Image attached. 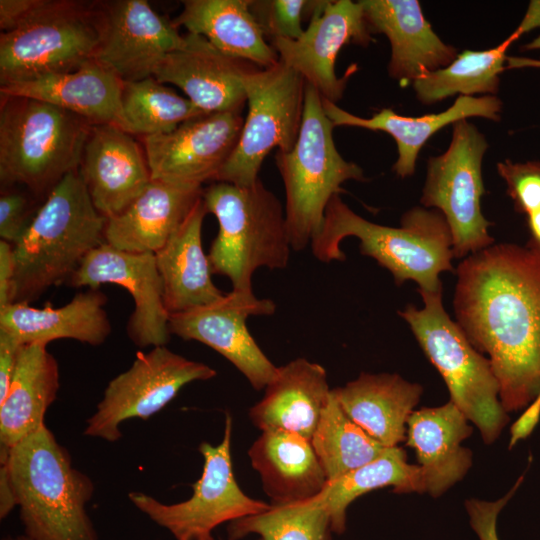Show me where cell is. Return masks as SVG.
Segmentation results:
<instances>
[{"label": "cell", "instance_id": "1", "mask_svg": "<svg viewBox=\"0 0 540 540\" xmlns=\"http://www.w3.org/2000/svg\"><path fill=\"white\" fill-rule=\"evenodd\" d=\"M456 322L487 353L506 412L540 395V253L528 246L491 245L457 267Z\"/></svg>", "mask_w": 540, "mask_h": 540}, {"label": "cell", "instance_id": "2", "mask_svg": "<svg viewBox=\"0 0 540 540\" xmlns=\"http://www.w3.org/2000/svg\"><path fill=\"white\" fill-rule=\"evenodd\" d=\"M350 236L360 240V252L387 269L397 285L412 280L421 291L439 292L440 274L453 270L452 235L437 210L414 207L404 213L400 227H388L364 219L334 195L310 244L313 255L321 262L343 261L340 244Z\"/></svg>", "mask_w": 540, "mask_h": 540}, {"label": "cell", "instance_id": "3", "mask_svg": "<svg viewBox=\"0 0 540 540\" xmlns=\"http://www.w3.org/2000/svg\"><path fill=\"white\" fill-rule=\"evenodd\" d=\"M7 466L24 532L32 540H98L86 505L92 480L74 468L68 451L45 426L7 453Z\"/></svg>", "mask_w": 540, "mask_h": 540}, {"label": "cell", "instance_id": "4", "mask_svg": "<svg viewBox=\"0 0 540 540\" xmlns=\"http://www.w3.org/2000/svg\"><path fill=\"white\" fill-rule=\"evenodd\" d=\"M107 218L92 203L78 171L66 175L44 199L13 246V300L29 303L67 283L84 258L105 242Z\"/></svg>", "mask_w": 540, "mask_h": 540}, {"label": "cell", "instance_id": "5", "mask_svg": "<svg viewBox=\"0 0 540 540\" xmlns=\"http://www.w3.org/2000/svg\"><path fill=\"white\" fill-rule=\"evenodd\" d=\"M93 126L53 104L1 95L2 187L21 185L46 198L66 175L79 170Z\"/></svg>", "mask_w": 540, "mask_h": 540}, {"label": "cell", "instance_id": "6", "mask_svg": "<svg viewBox=\"0 0 540 540\" xmlns=\"http://www.w3.org/2000/svg\"><path fill=\"white\" fill-rule=\"evenodd\" d=\"M202 199L219 225L208 253L211 271L227 277L232 290L253 291L252 276L260 267H287L292 248L285 210L260 178L246 186L214 182Z\"/></svg>", "mask_w": 540, "mask_h": 540}, {"label": "cell", "instance_id": "7", "mask_svg": "<svg viewBox=\"0 0 540 540\" xmlns=\"http://www.w3.org/2000/svg\"><path fill=\"white\" fill-rule=\"evenodd\" d=\"M334 125L326 115L319 92L306 83L302 125L294 147L277 151L276 166L282 177L284 207L291 248L299 251L318 234L326 207L348 180L364 181L356 163L338 152Z\"/></svg>", "mask_w": 540, "mask_h": 540}, {"label": "cell", "instance_id": "8", "mask_svg": "<svg viewBox=\"0 0 540 540\" xmlns=\"http://www.w3.org/2000/svg\"><path fill=\"white\" fill-rule=\"evenodd\" d=\"M419 293L423 307L409 304L398 314L408 323L423 352L442 376L450 401L479 429L484 442L490 444L508 422L491 362L446 313L442 291L419 290Z\"/></svg>", "mask_w": 540, "mask_h": 540}, {"label": "cell", "instance_id": "9", "mask_svg": "<svg viewBox=\"0 0 540 540\" xmlns=\"http://www.w3.org/2000/svg\"><path fill=\"white\" fill-rule=\"evenodd\" d=\"M93 3L46 0L22 25L0 35V86L67 73L95 59Z\"/></svg>", "mask_w": 540, "mask_h": 540}, {"label": "cell", "instance_id": "10", "mask_svg": "<svg viewBox=\"0 0 540 540\" xmlns=\"http://www.w3.org/2000/svg\"><path fill=\"white\" fill-rule=\"evenodd\" d=\"M243 86L248 104L237 145L215 182L239 186L254 183L268 153L290 151L302 125L304 78L280 60L268 68L245 74Z\"/></svg>", "mask_w": 540, "mask_h": 540}, {"label": "cell", "instance_id": "11", "mask_svg": "<svg viewBox=\"0 0 540 540\" xmlns=\"http://www.w3.org/2000/svg\"><path fill=\"white\" fill-rule=\"evenodd\" d=\"M488 148L484 135L467 119L453 124L448 149L430 157L421 203L435 207L444 216L456 258L474 254L492 245L491 223L481 210L485 193L482 159Z\"/></svg>", "mask_w": 540, "mask_h": 540}, {"label": "cell", "instance_id": "12", "mask_svg": "<svg viewBox=\"0 0 540 540\" xmlns=\"http://www.w3.org/2000/svg\"><path fill=\"white\" fill-rule=\"evenodd\" d=\"M231 434L232 417L227 413L222 441L216 446L207 442L199 446L203 470L188 500L165 504L151 495L130 492V501L175 540H214L217 526L267 511L271 504L249 497L235 480Z\"/></svg>", "mask_w": 540, "mask_h": 540}, {"label": "cell", "instance_id": "13", "mask_svg": "<svg viewBox=\"0 0 540 540\" xmlns=\"http://www.w3.org/2000/svg\"><path fill=\"white\" fill-rule=\"evenodd\" d=\"M216 376L210 366L187 359L166 346L138 352L132 365L107 385L84 435L115 442L120 424L131 418L148 419L163 409L185 385Z\"/></svg>", "mask_w": 540, "mask_h": 540}, {"label": "cell", "instance_id": "14", "mask_svg": "<svg viewBox=\"0 0 540 540\" xmlns=\"http://www.w3.org/2000/svg\"><path fill=\"white\" fill-rule=\"evenodd\" d=\"M93 7L99 31L95 60L122 82L153 76L160 62L184 45V35L146 0L97 2Z\"/></svg>", "mask_w": 540, "mask_h": 540}, {"label": "cell", "instance_id": "15", "mask_svg": "<svg viewBox=\"0 0 540 540\" xmlns=\"http://www.w3.org/2000/svg\"><path fill=\"white\" fill-rule=\"evenodd\" d=\"M276 305L259 299L253 291H235L219 300L185 312L171 314L170 334L201 342L230 361L256 390L265 389L276 374L275 366L250 334V316L271 315Z\"/></svg>", "mask_w": 540, "mask_h": 540}, {"label": "cell", "instance_id": "16", "mask_svg": "<svg viewBox=\"0 0 540 540\" xmlns=\"http://www.w3.org/2000/svg\"><path fill=\"white\" fill-rule=\"evenodd\" d=\"M243 123L239 112L211 113L169 133L143 137L151 179L199 186L215 182L237 145Z\"/></svg>", "mask_w": 540, "mask_h": 540}, {"label": "cell", "instance_id": "17", "mask_svg": "<svg viewBox=\"0 0 540 540\" xmlns=\"http://www.w3.org/2000/svg\"><path fill=\"white\" fill-rule=\"evenodd\" d=\"M67 284L88 288L115 284L127 289L135 304L127 323L131 341L142 348L169 341L170 314L154 253L127 252L104 242L84 258Z\"/></svg>", "mask_w": 540, "mask_h": 540}, {"label": "cell", "instance_id": "18", "mask_svg": "<svg viewBox=\"0 0 540 540\" xmlns=\"http://www.w3.org/2000/svg\"><path fill=\"white\" fill-rule=\"evenodd\" d=\"M371 35L360 1L333 0L326 1L299 38H276L270 44L282 63L301 75L323 99L336 103L352 73L337 76L339 52L347 44L367 46L373 41Z\"/></svg>", "mask_w": 540, "mask_h": 540}, {"label": "cell", "instance_id": "19", "mask_svg": "<svg viewBox=\"0 0 540 540\" xmlns=\"http://www.w3.org/2000/svg\"><path fill=\"white\" fill-rule=\"evenodd\" d=\"M256 68L223 53L206 38L187 33L184 45L160 62L153 77L179 87L206 114L240 113L246 103L243 78Z\"/></svg>", "mask_w": 540, "mask_h": 540}, {"label": "cell", "instance_id": "20", "mask_svg": "<svg viewBox=\"0 0 540 540\" xmlns=\"http://www.w3.org/2000/svg\"><path fill=\"white\" fill-rule=\"evenodd\" d=\"M78 172L93 205L107 219L124 211L151 181L139 145L114 124L92 127Z\"/></svg>", "mask_w": 540, "mask_h": 540}, {"label": "cell", "instance_id": "21", "mask_svg": "<svg viewBox=\"0 0 540 540\" xmlns=\"http://www.w3.org/2000/svg\"><path fill=\"white\" fill-rule=\"evenodd\" d=\"M367 26L384 34L391 46L390 77L414 82L448 66L457 50L433 31L417 0H360Z\"/></svg>", "mask_w": 540, "mask_h": 540}, {"label": "cell", "instance_id": "22", "mask_svg": "<svg viewBox=\"0 0 540 540\" xmlns=\"http://www.w3.org/2000/svg\"><path fill=\"white\" fill-rule=\"evenodd\" d=\"M471 434L468 418L452 401L412 412L405 441L416 454L425 492L439 497L464 478L472 452L462 443Z\"/></svg>", "mask_w": 540, "mask_h": 540}, {"label": "cell", "instance_id": "23", "mask_svg": "<svg viewBox=\"0 0 540 540\" xmlns=\"http://www.w3.org/2000/svg\"><path fill=\"white\" fill-rule=\"evenodd\" d=\"M203 187L152 180L120 214L108 218L105 242L132 253H156L179 229Z\"/></svg>", "mask_w": 540, "mask_h": 540}, {"label": "cell", "instance_id": "24", "mask_svg": "<svg viewBox=\"0 0 540 540\" xmlns=\"http://www.w3.org/2000/svg\"><path fill=\"white\" fill-rule=\"evenodd\" d=\"M322 103L326 115L334 126L359 127L391 135L398 151L393 169L402 178L414 173L419 151L440 129L469 117L498 121L502 110V102L494 95L481 97L460 95L447 110L420 117L403 116L390 108H384L370 118H362L329 100L322 98Z\"/></svg>", "mask_w": 540, "mask_h": 540}, {"label": "cell", "instance_id": "25", "mask_svg": "<svg viewBox=\"0 0 540 540\" xmlns=\"http://www.w3.org/2000/svg\"><path fill=\"white\" fill-rule=\"evenodd\" d=\"M106 302L107 297L100 288H88L58 308L11 303L0 308V330L21 345L48 344L66 338L97 346L111 333V323L104 308Z\"/></svg>", "mask_w": 540, "mask_h": 540}, {"label": "cell", "instance_id": "26", "mask_svg": "<svg viewBox=\"0 0 540 540\" xmlns=\"http://www.w3.org/2000/svg\"><path fill=\"white\" fill-rule=\"evenodd\" d=\"M331 390L320 364L296 358L277 367L249 416L261 431L285 430L311 440Z\"/></svg>", "mask_w": 540, "mask_h": 540}, {"label": "cell", "instance_id": "27", "mask_svg": "<svg viewBox=\"0 0 540 540\" xmlns=\"http://www.w3.org/2000/svg\"><path fill=\"white\" fill-rule=\"evenodd\" d=\"M122 85L113 71L93 59L71 72L2 85L0 93L53 104L93 125L118 126Z\"/></svg>", "mask_w": 540, "mask_h": 540}, {"label": "cell", "instance_id": "28", "mask_svg": "<svg viewBox=\"0 0 540 540\" xmlns=\"http://www.w3.org/2000/svg\"><path fill=\"white\" fill-rule=\"evenodd\" d=\"M272 505H288L320 494L328 478L311 440L285 430H266L248 451Z\"/></svg>", "mask_w": 540, "mask_h": 540}, {"label": "cell", "instance_id": "29", "mask_svg": "<svg viewBox=\"0 0 540 540\" xmlns=\"http://www.w3.org/2000/svg\"><path fill=\"white\" fill-rule=\"evenodd\" d=\"M207 209L201 198L168 242L155 253L168 313L177 314L215 302L223 293L212 281L202 248L201 232Z\"/></svg>", "mask_w": 540, "mask_h": 540}, {"label": "cell", "instance_id": "30", "mask_svg": "<svg viewBox=\"0 0 540 540\" xmlns=\"http://www.w3.org/2000/svg\"><path fill=\"white\" fill-rule=\"evenodd\" d=\"M344 412L385 447L405 440L407 421L423 388L398 374L361 373L343 387L332 389Z\"/></svg>", "mask_w": 540, "mask_h": 540}, {"label": "cell", "instance_id": "31", "mask_svg": "<svg viewBox=\"0 0 540 540\" xmlns=\"http://www.w3.org/2000/svg\"><path fill=\"white\" fill-rule=\"evenodd\" d=\"M59 387V366L47 344L23 345L8 393L0 403V452L45 426L46 411Z\"/></svg>", "mask_w": 540, "mask_h": 540}, {"label": "cell", "instance_id": "32", "mask_svg": "<svg viewBox=\"0 0 540 540\" xmlns=\"http://www.w3.org/2000/svg\"><path fill=\"white\" fill-rule=\"evenodd\" d=\"M252 0H185L176 28L206 38L223 53L268 68L279 61L251 11Z\"/></svg>", "mask_w": 540, "mask_h": 540}, {"label": "cell", "instance_id": "33", "mask_svg": "<svg viewBox=\"0 0 540 540\" xmlns=\"http://www.w3.org/2000/svg\"><path fill=\"white\" fill-rule=\"evenodd\" d=\"M540 27V0L530 2L527 12L516 30L498 46L484 50H465L448 66L415 80L413 88L423 104H433L460 93L495 94L499 89V75L506 68V51L522 34Z\"/></svg>", "mask_w": 540, "mask_h": 540}, {"label": "cell", "instance_id": "34", "mask_svg": "<svg viewBox=\"0 0 540 540\" xmlns=\"http://www.w3.org/2000/svg\"><path fill=\"white\" fill-rule=\"evenodd\" d=\"M384 487H393L398 494L425 492L420 467L410 464L399 446L388 447L371 462L328 481L312 499L327 510L333 533L340 535L346 529L348 506L363 494Z\"/></svg>", "mask_w": 540, "mask_h": 540}, {"label": "cell", "instance_id": "35", "mask_svg": "<svg viewBox=\"0 0 540 540\" xmlns=\"http://www.w3.org/2000/svg\"><path fill=\"white\" fill-rule=\"evenodd\" d=\"M120 113L118 127L130 135L143 137L169 133L180 124L206 114L153 76L123 82Z\"/></svg>", "mask_w": 540, "mask_h": 540}, {"label": "cell", "instance_id": "36", "mask_svg": "<svg viewBox=\"0 0 540 540\" xmlns=\"http://www.w3.org/2000/svg\"><path fill=\"white\" fill-rule=\"evenodd\" d=\"M311 443L328 481L371 462L388 448L344 412L332 390Z\"/></svg>", "mask_w": 540, "mask_h": 540}, {"label": "cell", "instance_id": "37", "mask_svg": "<svg viewBox=\"0 0 540 540\" xmlns=\"http://www.w3.org/2000/svg\"><path fill=\"white\" fill-rule=\"evenodd\" d=\"M332 533L327 510L312 498L272 505L265 512L234 520L227 527L228 540L250 534L258 535V540H333Z\"/></svg>", "mask_w": 540, "mask_h": 540}, {"label": "cell", "instance_id": "38", "mask_svg": "<svg viewBox=\"0 0 540 540\" xmlns=\"http://www.w3.org/2000/svg\"><path fill=\"white\" fill-rule=\"evenodd\" d=\"M326 1L269 0L252 1L251 11L266 37L295 40L304 32L302 22L306 13L311 19L325 6Z\"/></svg>", "mask_w": 540, "mask_h": 540}, {"label": "cell", "instance_id": "39", "mask_svg": "<svg viewBox=\"0 0 540 540\" xmlns=\"http://www.w3.org/2000/svg\"><path fill=\"white\" fill-rule=\"evenodd\" d=\"M499 175L507 184V193L518 213L528 215L540 208V162L497 164Z\"/></svg>", "mask_w": 540, "mask_h": 540}, {"label": "cell", "instance_id": "40", "mask_svg": "<svg viewBox=\"0 0 540 540\" xmlns=\"http://www.w3.org/2000/svg\"><path fill=\"white\" fill-rule=\"evenodd\" d=\"M24 192L5 189L0 195V237L14 246L24 235L38 209Z\"/></svg>", "mask_w": 540, "mask_h": 540}, {"label": "cell", "instance_id": "41", "mask_svg": "<svg viewBox=\"0 0 540 540\" xmlns=\"http://www.w3.org/2000/svg\"><path fill=\"white\" fill-rule=\"evenodd\" d=\"M521 476L511 490L495 501L471 498L465 501L469 523L479 540H499L497 533V518L503 507L514 495L522 483Z\"/></svg>", "mask_w": 540, "mask_h": 540}, {"label": "cell", "instance_id": "42", "mask_svg": "<svg viewBox=\"0 0 540 540\" xmlns=\"http://www.w3.org/2000/svg\"><path fill=\"white\" fill-rule=\"evenodd\" d=\"M46 0H0L2 33L15 30L29 19Z\"/></svg>", "mask_w": 540, "mask_h": 540}, {"label": "cell", "instance_id": "43", "mask_svg": "<svg viewBox=\"0 0 540 540\" xmlns=\"http://www.w3.org/2000/svg\"><path fill=\"white\" fill-rule=\"evenodd\" d=\"M22 346L14 337L0 330V403L8 393Z\"/></svg>", "mask_w": 540, "mask_h": 540}, {"label": "cell", "instance_id": "44", "mask_svg": "<svg viewBox=\"0 0 540 540\" xmlns=\"http://www.w3.org/2000/svg\"><path fill=\"white\" fill-rule=\"evenodd\" d=\"M15 278L13 246L0 240V308L12 303Z\"/></svg>", "mask_w": 540, "mask_h": 540}, {"label": "cell", "instance_id": "45", "mask_svg": "<svg viewBox=\"0 0 540 540\" xmlns=\"http://www.w3.org/2000/svg\"><path fill=\"white\" fill-rule=\"evenodd\" d=\"M0 466V518L4 519L16 506V500L7 466L4 463Z\"/></svg>", "mask_w": 540, "mask_h": 540}, {"label": "cell", "instance_id": "46", "mask_svg": "<svg viewBox=\"0 0 540 540\" xmlns=\"http://www.w3.org/2000/svg\"><path fill=\"white\" fill-rule=\"evenodd\" d=\"M526 222L530 235L526 246L540 253V208L526 215Z\"/></svg>", "mask_w": 540, "mask_h": 540}, {"label": "cell", "instance_id": "47", "mask_svg": "<svg viewBox=\"0 0 540 540\" xmlns=\"http://www.w3.org/2000/svg\"><path fill=\"white\" fill-rule=\"evenodd\" d=\"M506 63L507 69L540 68V59H533L528 57L507 56Z\"/></svg>", "mask_w": 540, "mask_h": 540}, {"label": "cell", "instance_id": "48", "mask_svg": "<svg viewBox=\"0 0 540 540\" xmlns=\"http://www.w3.org/2000/svg\"><path fill=\"white\" fill-rule=\"evenodd\" d=\"M523 49L525 50H536L540 49V35H538L535 39H533L531 42L523 46Z\"/></svg>", "mask_w": 540, "mask_h": 540}, {"label": "cell", "instance_id": "49", "mask_svg": "<svg viewBox=\"0 0 540 540\" xmlns=\"http://www.w3.org/2000/svg\"><path fill=\"white\" fill-rule=\"evenodd\" d=\"M2 540H32V539H30L24 534V535H17V536H6Z\"/></svg>", "mask_w": 540, "mask_h": 540}]
</instances>
